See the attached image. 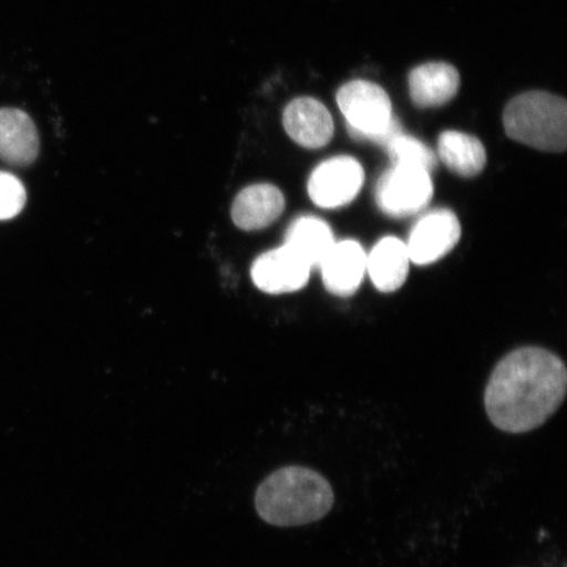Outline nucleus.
Here are the masks:
<instances>
[{"instance_id":"obj_1","label":"nucleus","mask_w":567,"mask_h":567,"mask_svg":"<svg viewBox=\"0 0 567 567\" xmlns=\"http://www.w3.org/2000/svg\"><path fill=\"white\" fill-rule=\"evenodd\" d=\"M566 388V367L555 353L536 347L516 350L501 360L488 380V420L507 434H526L556 413Z\"/></svg>"},{"instance_id":"obj_2","label":"nucleus","mask_w":567,"mask_h":567,"mask_svg":"<svg viewBox=\"0 0 567 567\" xmlns=\"http://www.w3.org/2000/svg\"><path fill=\"white\" fill-rule=\"evenodd\" d=\"M336 495L321 473L289 465L269 474L255 494V508L276 527H299L323 519L334 506Z\"/></svg>"},{"instance_id":"obj_3","label":"nucleus","mask_w":567,"mask_h":567,"mask_svg":"<svg viewBox=\"0 0 567 567\" xmlns=\"http://www.w3.org/2000/svg\"><path fill=\"white\" fill-rule=\"evenodd\" d=\"M507 136L548 153L567 146V103L545 91H529L513 99L503 113Z\"/></svg>"},{"instance_id":"obj_4","label":"nucleus","mask_w":567,"mask_h":567,"mask_svg":"<svg viewBox=\"0 0 567 567\" xmlns=\"http://www.w3.org/2000/svg\"><path fill=\"white\" fill-rule=\"evenodd\" d=\"M337 102L353 138L386 146L402 132L393 116L392 102L384 89L367 81H352L338 91Z\"/></svg>"},{"instance_id":"obj_5","label":"nucleus","mask_w":567,"mask_h":567,"mask_svg":"<svg viewBox=\"0 0 567 567\" xmlns=\"http://www.w3.org/2000/svg\"><path fill=\"white\" fill-rule=\"evenodd\" d=\"M434 184L427 169L393 166L381 176L375 189V200L388 216L408 217L427 207Z\"/></svg>"},{"instance_id":"obj_6","label":"nucleus","mask_w":567,"mask_h":567,"mask_svg":"<svg viewBox=\"0 0 567 567\" xmlns=\"http://www.w3.org/2000/svg\"><path fill=\"white\" fill-rule=\"evenodd\" d=\"M364 183V169L352 157H334L311 173L308 193L319 208L336 209L354 200Z\"/></svg>"},{"instance_id":"obj_7","label":"nucleus","mask_w":567,"mask_h":567,"mask_svg":"<svg viewBox=\"0 0 567 567\" xmlns=\"http://www.w3.org/2000/svg\"><path fill=\"white\" fill-rule=\"evenodd\" d=\"M461 225L452 210L425 213L411 229L406 244L410 260L417 266L435 264L458 244Z\"/></svg>"},{"instance_id":"obj_8","label":"nucleus","mask_w":567,"mask_h":567,"mask_svg":"<svg viewBox=\"0 0 567 567\" xmlns=\"http://www.w3.org/2000/svg\"><path fill=\"white\" fill-rule=\"evenodd\" d=\"M311 267L293 248L284 244L254 261L251 278L266 293H292L307 286Z\"/></svg>"},{"instance_id":"obj_9","label":"nucleus","mask_w":567,"mask_h":567,"mask_svg":"<svg viewBox=\"0 0 567 567\" xmlns=\"http://www.w3.org/2000/svg\"><path fill=\"white\" fill-rule=\"evenodd\" d=\"M284 130L297 145L319 148L334 136V122L326 105L313 97H297L282 112Z\"/></svg>"},{"instance_id":"obj_10","label":"nucleus","mask_w":567,"mask_h":567,"mask_svg":"<svg viewBox=\"0 0 567 567\" xmlns=\"http://www.w3.org/2000/svg\"><path fill=\"white\" fill-rule=\"evenodd\" d=\"M319 268L330 293L349 297L357 292L364 279L367 254L357 240H340L332 246Z\"/></svg>"},{"instance_id":"obj_11","label":"nucleus","mask_w":567,"mask_h":567,"mask_svg":"<svg viewBox=\"0 0 567 567\" xmlns=\"http://www.w3.org/2000/svg\"><path fill=\"white\" fill-rule=\"evenodd\" d=\"M39 153V131L31 116L18 109H0V159L12 166H30Z\"/></svg>"},{"instance_id":"obj_12","label":"nucleus","mask_w":567,"mask_h":567,"mask_svg":"<svg viewBox=\"0 0 567 567\" xmlns=\"http://www.w3.org/2000/svg\"><path fill=\"white\" fill-rule=\"evenodd\" d=\"M286 198L278 187L261 183L240 190L234 200L231 217L239 229L254 231L267 228L281 216Z\"/></svg>"},{"instance_id":"obj_13","label":"nucleus","mask_w":567,"mask_h":567,"mask_svg":"<svg viewBox=\"0 0 567 567\" xmlns=\"http://www.w3.org/2000/svg\"><path fill=\"white\" fill-rule=\"evenodd\" d=\"M411 101L420 109H434L450 103L457 95L460 74L445 62H430L411 70Z\"/></svg>"},{"instance_id":"obj_14","label":"nucleus","mask_w":567,"mask_h":567,"mask_svg":"<svg viewBox=\"0 0 567 567\" xmlns=\"http://www.w3.org/2000/svg\"><path fill=\"white\" fill-rule=\"evenodd\" d=\"M410 261L406 244L395 237H385L367 255V271L380 292L392 293L405 284Z\"/></svg>"},{"instance_id":"obj_15","label":"nucleus","mask_w":567,"mask_h":567,"mask_svg":"<svg viewBox=\"0 0 567 567\" xmlns=\"http://www.w3.org/2000/svg\"><path fill=\"white\" fill-rule=\"evenodd\" d=\"M439 158L452 173L463 177L477 176L486 166V148L471 134L445 131L437 141Z\"/></svg>"},{"instance_id":"obj_16","label":"nucleus","mask_w":567,"mask_h":567,"mask_svg":"<svg viewBox=\"0 0 567 567\" xmlns=\"http://www.w3.org/2000/svg\"><path fill=\"white\" fill-rule=\"evenodd\" d=\"M286 245L300 255L311 268H319L336 245L330 226L315 216H302L290 224Z\"/></svg>"},{"instance_id":"obj_17","label":"nucleus","mask_w":567,"mask_h":567,"mask_svg":"<svg viewBox=\"0 0 567 567\" xmlns=\"http://www.w3.org/2000/svg\"><path fill=\"white\" fill-rule=\"evenodd\" d=\"M393 166H411L427 169L429 173L436 167L434 152L422 141L406 136L402 132L390 140L385 146Z\"/></svg>"},{"instance_id":"obj_18","label":"nucleus","mask_w":567,"mask_h":567,"mask_svg":"<svg viewBox=\"0 0 567 567\" xmlns=\"http://www.w3.org/2000/svg\"><path fill=\"white\" fill-rule=\"evenodd\" d=\"M27 193L16 175L0 172V221L17 217L23 210Z\"/></svg>"}]
</instances>
